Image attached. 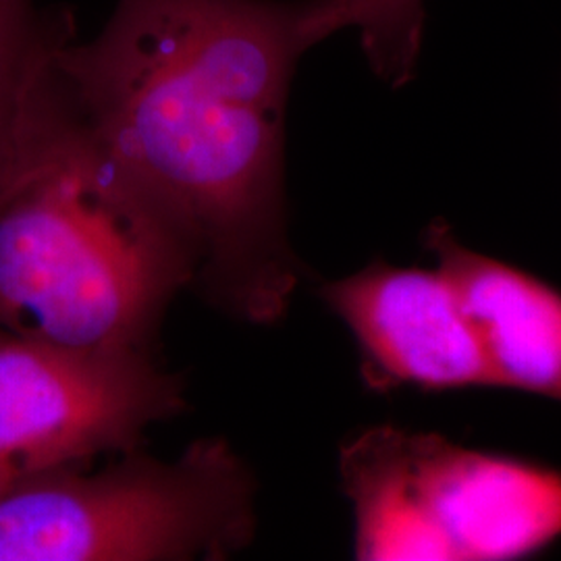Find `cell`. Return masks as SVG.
I'll return each mask as SVG.
<instances>
[{
    "mask_svg": "<svg viewBox=\"0 0 561 561\" xmlns=\"http://www.w3.org/2000/svg\"><path fill=\"white\" fill-rule=\"evenodd\" d=\"M343 0H119L55 59L69 117L194 261L227 312L273 322L298 285L285 229V113L298 60Z\"/></svg>",
    "mask_w": 561,
    "mask_h": 561,
    "instance_id": "cell-1",
    "label": "cell"
},
{
    "mask_svg": "<svg viewBox=\"0 0 561 561\" xmlns=\"http://www.w3.org/2000/svg\"><path fill=\"white\" fill-rule=\"evenodd\" d=\"M194 283L178 231L69 117L0 201V329L73 347L148 350Z\"/></svg>",
    "mask_w": 561,
    "mask_h": 561,
    "instance_id": "cell-2",
    "label": "cell"
},
{
    "mask_svg": "<svg viewBox=\"0 0 561 561\" xmlns=\"http://www.w3.org/2000/svg\"><path fill=\"white\" fill-rule=\"evenodd\" d=\"M254 482L222 439L178 460L21 477L0 491V561L225 560L252 539Z\"/></svg>",
    "mask_w": 561,
    "mask_h": 561,
    "instance_id": "cell-3",
    "label": "cell"
},
{
    "mask_svg": "<svg viewBox=\"0 0 561 561\" xmlns=\"http://www.w3.org/2000/svg\"><path fill=\"white\" fill-rule=\"evenodd\" d=\"M364 561H505L561 537V474L377 426L341 451Z\"/></svg>",
    "mask_w": 561,
    "mask_h": 561,
    "instance_id": "cell-4",
    "label": "cell"
},
{
    "mask_svg": "<svg viewBox=\"0 0 561 561\" xmlns=\"http://www.w3.org/2000/svg\"><path fill=\"white\" fill-rule=\"evenodd\" d=\"M185 405L148 350L73 347L0 329V472L21 479L138 449Z\"/></svg>",
    "mask_w": 561,
    "mask_h": 561,
    "instance_id": "cell-5",
    "label": "cell"
},
{
    "mask_svg": "<svg viewBox=\"0 0 561 561\" xmlns=\"http://www.w3.org/2000/svg\"><path fill=\"white\" fill-rule=\"evenodd\" d=\"M322 296L358 343L373 387H497L479 331L439 268L375 262L324 285Z\"/></svg>",
    "mask_w": 561,
    "mask_h": 561,
    "instance_id": "cell-6",
    "label": "cell"
},
{
    "mask_svg": "<svg viewBox=\"0 0 561 561\" xmlns=\"http://www.w3.org/2000/svg\"><path fill=\"white\" fill-rule=\"evenodd\" d=\"M428 248L474 322L497 387L561 401V294L435 225Z\"/></svg>",
    "mask_w": 561,
    "mask_h": 561,
    "instance_id": "cell-7",
    "label": "cell"
},
{
    "mask_svg": "<svg viewBox=\"0 0 561 561\" xmlns=\"http://www.w3.org/2000/svg\"><path fill=\"white\" fill-rule=\"evenodd\" d=\"M73 38L69 11H42L34 0H0V201L57 121L55 59Z\"/></svg>",
    "mask_w": 561,
    "mask_h": 561,
    "instance_id": "cell-8",
    "label": "cell"
},
{
    "mask_svg": "<svg viewBox=\"0 0 561 561\" xmlns=\"http://www.w3.org/2000/svg\"><path fill=\"white\" fill-rule=\"evenodd\" d=\"M422 25V0H345L341 7V30H358L373 71L396 88L414 76Z\"/></svg>",
    "mask_w": 561,
    "mask_h": 561,
    "instance_id": "cell-9",
    "label": "cell"
},
{
    "mask_svg": "<svg viewBox=\"0 0 561 561\" xmlns=\"http://www.w3.org/2000/svg\"><path fill=\"white\" fill-rule=\"evenodd\" d=\"M18 479H13V477H9V474H4V472H0V491L2 489H7L11 482H15Z\"/></svg>",
    "mask_w": 561,
    "mask_h": 561,
    "instance_id": "cell-10",
    "label": "cell"
}]
</instances>
